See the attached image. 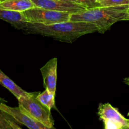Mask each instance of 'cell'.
I'll use <instances>...</instances> for the list:
<instances>
[{
  "mask_svg": "<svg viewBox=\"0 0 129 129\" xmlns=\"http://www.w3.org/2000/svg\"><path fill=\"white\" fill-rule=\"evenodd\" d=\"M5 121L9 127L8 129H22L15 122H14V121L11 120L6 119Z\"/></svg>",
  "mask_w": 129,
  "mask_h": 129,
  "instance_id": "cell-16",
  "label": "cell"
},
{
  "mask_svg": "<svg viewBox=\"0 0 129 129\" xmlns=\"http://www.w3.org/2000/svg\"><path fill=\"white\" fill-rule=\"evenodd\" d=\"M123 82L125 84L129 86V76L128 77H126V78H124Z\"/></svg>",
  "mask_w": 129,
  "mask_h": 129,
  "instance_id": "cell-17",
  "label": "cell"
},
{
  "mask_svg": "<svg viewBox=\"0 0 129 129\" xmlns=\"http://www.w3.org/2000/svg\"><path fill=\"white\" fill-rule=\"evenodd\" d=\"M128 116H129V112H128Z\"/></svg>",
  "mask_w": 129,
  "mask_h": 129,
  "instance_id": "cell-23",
  "label": "cell"
},
{
  "mask_svg": "<svg viewBox=\"0 0 129 129\" xmlns=\"http://www.w3.org/2000/svg\"><path fill=\"white\" fill-rule=\"evenodd\" d=\"M0 111L10 116L18 123L26 126L29 129H56L54 127H47L24 111L20 110L18 107H11L3 103H0Z\"/></svg>",
  "mask_w": 129,
  "mask_h": 129,
  "instance_id": "cell-5",
  "label": "cell"
},
{
  "mask_svg": "<svg viewBox=\"0 0 129 129\" xmlns=\"http://www.w3.org/2000/svg\"><path fill=\"white\" fill-rule=\"evenodd\" d=\"M0 129H1V128H0Z\"/></svg>",
  "mask_w": 129,
  "mask_h": 129,
  "instance_id": "cell-24",
  "label": "cell"
},
{
  "mask_svg": "<svg viewBox=\"0 0 129 129\" xmlns=\"http://www.w3.org/2000/svg\"><path fill=\"white\" fill-rule=\"evenodd\" d=\"M63 1H72V2H76L75 0H63Z\"/></svg>",
  "mask_w": 129,
  "mask_h": 129,
  "instance_id": "cell-19",
  "label": "cell"
},
{
  "mask_svg": "<svg viewBox=\"0 0 129 129\" xmlns=\"http://www.w3.org/2000/svg\"><path fill=\"white\" fill-rule=\"evenodd\" d=\"M28 23L53 25L69 21L72 14L67 12L53 11L39 7H34L23 12Z\"/></svg>",
  "mask_w": 129,
  "mask_h": 129,
  "instance_id": "cell-4",
  "label": "cell"
},
{
  "mask_svg": "<svg viewBox=\"0 0 129 129\" xmlns=\"http://www.w3.org/2000/svg\"><path fill=\"white\" fill-rule=\"evenodd\" d=\"M128 8L129 5H121L87 9L81 12L72 14L70 20L91 23L97 26L98 32L104 34L110 30L115 23L126 21Z\"/></svg>",
  "mask_w": 129,
  "mask_h": 129,
  "instance_id": "cell-2",
  "label": "cell"
},
{
  "mask_svg": "<svg viewBox=\"0 0 129 129\" xmlns=\"http://www.w3.org/2000/svg\"><path fill=\"white\" fill-rule=\"evenodd\" d=\"M36 98L40 103L49 109L51 110V108L55 107V94L49 91L48 89H46L42 93H38Z\"/></svg>",
  "mask_w": 129,
  "mask_h": 129,
  "instance_id": "cell-12",
  "label": "cell"
},
{
  "mask_svg": "<svg viewBox=\"0 0 129 129\" xmlns=\"http://www.w3.org/2000/svg\"><path fill=\"white\" fill-rule=\"evenodd\" d=\"M100 6L129 5V0H97Z\"/></svg>",
  "mask_w": 129,
  "mask_h": 129,
  "instance_id": "cell-13",
  "label": "cell"
},
{
  "mask_svg": "<svg viewBox=\"0 0 129 129\" xmlns=\"http://www.w3.org/2000/svg\"><path fill=\"white\" fill-rule=\"evenodd\" d=\"M36 94V93H30L28 96L19 99L18 100L19 108L47 127H54V120L51 110L37 99V94Z\"/></svg>",
  "mask_w": 129,
  "mask_h": 129,
  "instance_id": "cell-3",
  "label": "cell"
},
{
  "mask_svg": "<svg viewBox=\"0 0 129 129\" xmlns=\"http://www.w3.org/2000/svg\"><path fill=\"white\" fill-rule=\"evenodd\" d=\"M126 128H128V129H129V123H128V124L127 127H126Z\"/></svg>",
  "mask_w": 129,
  "mask_h": 129,
  "instance_id": "cell-20",
  "label": "cell"
},
{
  "mask_svg": "<svg viewBox=\"0 0 129 129\" xmlns=\"http://www.w3.org/2000/svg\"><path fill=\"white\" fill-rule=\"evenodd\" d=\"M104 129H121L123 128L122 125L119 122L109 119L103 120Z\"/></svg>",
  "mask_w": 129,
  "mask_h": 129,
  "instance_id": "cell-14",
  "label": "cell"
},
{
  "mask_svg": "<svg viewBox=\"0 0 129 129\" xmlns=\"http://www.w3.org/2000/svg\"><path fill=\"white\" fill-rule=\"evenodd\" d=\"M75 1L77 3L83 5L87 9L99 7L100 6V5L99 4L97 0H75Z\"/></svg>",
  "mask_w": 129,
  "mask_h": 129,
  "instance_id": "cell-15",
  "label": "cell"
},
{
  "mask_svg": "<svg viewBox=\"0 0 129 129\" xmlns=\"http://www.w3.org/2000/svg\"><path fill=\"white\" fill-rule=\"evenodd\" d=\"M36 7L48 9L53 11L67 12L71 14L77 13L87 10L83 5L72 1L63 0H31Z\"/></svg>",
  "mask_w": 129,
  "mask_h": 129,
  "instance_id": "cell-6",
  "label": "cell"
},
{
  "mask_svg": "<svg viewBox=\"0 0 129 129\" xmlns=\"http://www.w3.org/2000/svg\"><path fill=\"white\" fill-rule=\"evenodd\" d=\"M57 64L58 60L57 58L54 57L50 59L40 69L42 76L44 87L54 94L56 89Z\"/></svg>",
  "mask_w": 129,
  "mask_h": 129,
  "instance_id": "cell-7",
  "label": "cell"
},
{
  "mask_svg": "<svg viewBox=\"0 0 129 129\" xmlns=\"http://www.w3.org/2000/svg\"><path fill=\"white\" fill-rule=\"evenodd\" d=\"M36 7L31 0H5L0 2V8L9 11L24 12Z\"/></svg>",
  "mask_w": 129,
  "mask_h": 129,
  "instance_id": "cell-10",
  "label": "cell"
},
{
  "mask_svg": "<svg viewBox=\"0 0 129 129\" xmlns=\"http://www.w3.org/2000/svg\"><path fill=\"white\" fill-rule=\"evenodd\" d=\"M126 21H129V8L128 10V13H127V17L126 18Z\"/></svg>",
  "mask_w": 129,
  "mask_h": 129,
  "instance_id": "cell-18",
  "label": "cell"
},
{
  "mask_svg": "<svg viewBox=\"0 0 129 129\" xmlns=\"http://www.w3.org/2000/svg\"><path fill=\"white\" fill-rule=\"evenodd\" d=\"M0 20L6 21L18 30H24L28 21L23 12L9 11L0 8Z\"/></svg>",
  "mask_w": 129,
  "mask_h": 129,
  "instance_id": "cell-9",
  "label": "cell"
},
{
  "mask_svg": "<svg viewBox=\"0 0 129 129\" xmlns=\"http://www.w3.org/2000/svg\"><path fill=\"white\" fill-rule=\"evenodd\" d=\"M0 84L8 89L17 98L18 100L21 98L28 96L30 94V93L25 91L20 87H19L9 77H8L1 69H0Z\"/></svg>",
  "mask_w": 129,
  "mask_h": 129,
  "instance_id": "cell-11",
  "label": "cell"
},
{
  "mask_svg": "<svg viewBox=\"0 0 129 129\" xmlns=\"http://www.w3.org/2000/svg\"><path fill=\"white\" fill-rule=\"evenodd\" d=\"M121 129H128V128H126V127H123V128H122Z\"/></svg>",
  "mask_w": 129,
  "mask_h": 129,
  "instance_id": "cell-21",
  "label": "cell"
},
{
  "mask_svg": "<svg viewBox=\"0 0 129 129\" xmlns=\"http://www.w3.org/2000/svg\"><path fill=\"white\" fill-rule=\"evenodd\" d=\"M99 117L101 120H112L119 122L123 127H127L129 123V119H126L119 112L117 108L113 107L111 104L107 103L99 105L97 112Z\"/></svg>",
  "mask_w": 129,
  "mask_h": 129,
  "instance_id": "cell-8",
  "label": "cell"
},
{
  "mask_svg": "<svg viewBox=\"0 0 129 129\" xmlns=\"http://www.w3.org/2000/svg\"><path fill=\"white\" fill-rule=\"evenodd\" d=\"M5 1V0H0V2H2V1Z\"/></svg>",
  "mask_w": 129,
  "mask_h": 129,
  "instance_id": "cell-22",
  "label": "cell"
},
{
  "mask_svg": "<svg viewBox=\"0 0 129 129\" xmlns=\"http://www.w3.org/2000/svg\"><path fill=\"white\" fill-rule=\"evenodd\" d=\"M24 30L28 34L49 37L68 43H72L86 34L99 31L97 26L91 23L70 20L49 25L27 23Z\"/></svg>",
  "mask_w": 129,
  "mask_h": 129,
  "instance_id": "cell-1",
  "label": "cell"
}]
</instances>
